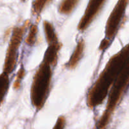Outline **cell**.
Instances as JSON below:
<instances>
[{
  "mask_svg": "<svg viewBox=\"0 0 129 129\" xmlns=\"http://www.w3.org/2000/svg\"><path fill=\"white\" fill-rule=\"evenodd\" d=\"M53 68L42 60L33 77L30 87V102L37 112L41 110L47 102L51 90Z\"/></svg>",
  "mask_w": 129,
  "mask_h": 129,
  "instance_id": "obj_3",
  "label": "cell"
},
{
  "mask_svg": "<svg viewBox=\"0 0 129 129\" xmlns=\"http://www.w3.org/2000/svg\"><path fill=\"white\" fill-rule=\"evenodd\" d=\"M79 1L80 0H63L59 5L58 11L61 15H69L73 12Z\"/></svg>",
  "mask_w": 129,
  "mask_h": 129,
  "instance_id": "obj_10",
  "label": "cell"
},
{
  "mask_svg": "<svg viewBox=\"0 0 129 129\" xmlns=\"http://www.w3.org/2000/svg\"><path fill=\"white\" fill-rule=\"evenodd\" d=\"M129 86V60L111 86L107 97L106 108L96 124L97 129H107L115 110Z\"/></svg>",
  "mask_w": 129,
  "mask_h": 129,
  "instance_id": "obj_2",
  "label": "cell"
},
{
  "mask_svg": "<svg viewBox=\"0 0 129 129\" xmlns=\"http://www.w3.org/2000/svg\"><path fill=\"white\" fill-rule=\"evenodd\" d=\"M106 0H89L84 13L77 25V30L80 32L85 31L91 25L102 10Z\"/></svg>",
  "mask_w": 129,
  "mask_h": 129,
  "instance_id": "obj_6",
  "label": "cell"
},
{
  "mask_svg": "<svg viewBox=\"0 0 129 129\" xmlns=\"http://www.w3.org/2000/svg\"><path fill=\"white\" fill-rule=\"evenodd\" d=\"M128 3L129 0H118L111 11L105 26V37L99 47L101 51H106L116 37L123 21Z\"/></svg>",
  "mask_w": 129,
  "mask_h": 129,
  "instance_id": "obj_4",
  "label": "cell"
},
{
  "mask_svg": "<svg viewBox=\"0 0 129 129\" xmlns=\"http://www.w3.org/2000/svg\"><path fill=\"white\" fill-rule=\"evenodd\" d=\"M48 45V46L44 52L42 60L48 62L54 68L57 65L58 55L63 45L59 40L52 42Z\"/></svg>",
  "mask_w": 129,
  "mask_h": 129,
  "instance_id": "obj_7",
  "label": "cell"
},
{
  "mask_svg": "<svg viewBox=\"0 0 129 129\" xmlns=\"http://www.w3.org/2000/svg\"><path fill=\"white\" fill-rule=\"evenodd\" d=\"M25 74V70L24 69V66L22 64L21 68H20L19 71H18L17 74H16V78H15V80L13 83V89L15 90H18L20 89V86H21L22 81L23 78H24Z\"/></svg>",
  "mask_w": 129,
  "mask_h": 129,
  "instance_id": "obj_14",
  "label": "cell"
},
{
  "mask_svg": "<svg viewBox=\"0 0 129 129\" xmlns=\"http://www.w3.org/2000/svg\"><path fill=\"white\" fill-rule=\"evenodd\" d=\"M129 60V43L113 54L87 94L86 104L89 109H94L103 104L116 77Z\"/></svg>",
  "mask_w": 129,
  "mask_h": 129,
  "instance_id": "obj_1",
  "label": "cell"
},
{
  "mask_svg": "<svg viewBox=\"0 0 129 129\" xmlns=\"http://www.w3.org/2000/svg\"><path fill=\"white\" fill-rule=\"evenodd\" d=\"M9 87H10L9 76L3 72L0 74V107L8 91Z\"/></svg>",
  "mask_w": 129,
  "mask_h": 129,
  "instance_id": "obj_11",
  "label": "cell"
},
{
  "mask_svg": "<svg viewBox=\"0 0 129 129\" xmlns=\"http://www.w3.org/2000/svg\"><path fill=\"white\" fill-rule=\"evenodd\" d=\"M44 26V31L45 34V38L48 44H51L54 42L58 41V35L56 33L55 28L53 24L49 21L45 20L43 22Z\"/></svg>",
  "mask_w": 129,
  "mask_h": 129,
  "instance_id": "obj_9",
  "label": "cell"
},
{
  "mask_svg": "<svg viewBox=\"0 0 129 129\" xmlns=\"http://www.w3.org/2000/svg\"><path fill=\"white\" fill-rule=\"evenodd\" d=\"M52 0H35L32 3V11L34 15L39 16L42 12L46 6Z\"/></svg>",
  "mask_w": 129,
  "mask_h": 129,
  "instance_id": "obj_13",
  "label": "cell"
},
{
  "mask_svg": "<svg viewBox=\"0 0 129 129\" xmlns=\"http://www.w3.org/2000/svg\"><path fill=\"white\" fill-rule=\"evenodd\" d=\"M28 23L29 21H27L21 26H15L12 30V34L6 50L3 71L8 76L15 71L16 67L18 49L22 42Z\"/></svg>",
  "mask_w": 129,
  "mask_h": 129,
  "instance_id": "obj_5",
  "label": "cell"
},
{
  "mask_svg": "<svg viewBox=\"0 0 129 129\" xmlns=\"http://www.w3.org/2000/svg\"><path fill=\"white\" fill-rule=\"evenodd\" d=\"M85 47V40H83V38H80L78 40L69 60L66 63L65 66L67 69L70 70H73L77 68L79 62L83 57Z\"/></svg>",
  "mask_w": 129,
  "mask_h": 129,
  "instance_id": "obj_8",
  "label": "cell"
},
{
  "mask_svg": "<svg viewBox=\"0 0 129 129\" xmlns=\"http://www.w3.org/2000/svg\"><path fill=\"white\" fill-rule=\"evenodd\" d=\"M38 32V26L36 24H31L29 28V31L25 39V43L29 46H33L37 40Z\"/></svg>",
  "mask_w": 129,
  "mask_h": 129,
  "instance_id": "obj_12",
  "label": "cell"
},
{
  "mask_svg": "<svg viewBox=\"0 0 129 129\" xmlns=\"http://www.w3.org/2000/svg\"><path fill=\"white\" fill-rule=\"evenodd\" d=\"M66 123H67V120H66L65 117L63 115L59 116L57 119L53 129H64Z\"/></svg>",
  "mask_w": 129,
  "mask_h": 129,
  "instance_id": "obj_15",
  "label": "cell"
},
{
  "mask_svg": "<svg viewBox=\"0 0 129 129\" xmlns=\"http://www.w3.org/2000/svg\"><path fill=\"white\" fill-rule=\"evenodd\" d=\"M21 1H25V0H21Z\"/></svg>",
  "mask_w": 129,
  "mask_h": 129,
  "instance_id": "obj_16",
  "label": "cell"
}]
</instances>
